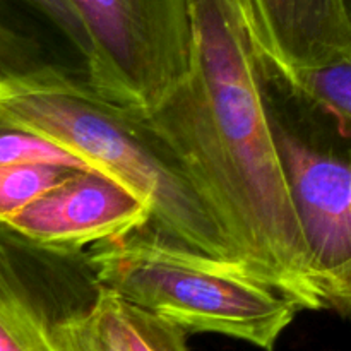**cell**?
I'll list each match as a JSON object with an SVG mask.
<instances>
[{
	"mask_svg": "<svg viewBox=\"0 0 351 351\" xmlns=\"http://www.w3.org/2000/svg\"><path fill=\"white\" fill-rule=\"evenodd\" d=\"M191 72L147 122L182 161L243 263L302 311H321L240 0H191Z\"/></svg>",
	"mask_w": 351,
	"mask_h": 351,
	"instance_id": "obj_1",
	"label": "cell"
},
{
	"mask_svg": "<svg viewBox=\"0 0 351 351\" xmlns=\"http://www.w3.org/2000/svg\"><path fill=\"white\" fill-rule=\"evenodd\" d=\"M0 113L129 189L149 208L147 228L158 235L215 259L243 263L144 113L105 98L86 79L50 62L0 82Z\"/></svg>",
	"mask_w": 351,
	"mask_h": 351,
	"instance_id": "obj_2",
	"label": "cell"
},
{
	"mask_svg": "<svg viewBox=\"0 0 351 351\" xmlns=\"http://www.w3.org/2000/svg\"><path fill=\"white\" fill-rule=\"evenodd\" d=\"M96 283L178 326L274 351L302 308L247 264L204 256L143 228L86 252Z\"/></svg>",
	"mask_w": 351,
	"mask_h": 351,
	"instance_id": "obj_3",
	"label": "cell"
},
{
	"mask_svg": "<svg viewBox=\"0 0 351 351\" xmlns=\"http://www.w3.org/2000/svg\"><path fill=\"white\" fill-rule=\"evenodd\" d=\"M264 74L271 130L322 308L351 315V134Z\"/></svg>",
	"mask_w": 351,
	"mask_h": 351,
	"instance_id": "obj_4",
	"label": "cell"
},
{
	"mask_svg": "<svg viewBox=\"0 0 351 351\" xmlns=\"http://www.w3.org/2000/svg\"><path fill=\"white\" fill-rule=\"evenodd\" d=\"M91 43L86 81L105 98L154 112L191 72V0H69Z\"/></svg>",
	"mask_w": 351,
	"mask_h": 351,
	"instance_id": "obj_5",
	"label": "cell"
},
{
	"mask_svg": "<svg viewBox=\"0 0 351 351\" xmlns=\"http://www.w3.org/2000/svg\"><path fill=\"white\" fill-rule=\"evenodd\" d=\"M98 291L86 252L43 249L0 225V351H57L55 324Z\"/></svg>",
	"mask_w": 351,
	"mask_h": 351,
	"instance_id": "obj_6",
	"label": "cell"
},
{
	"mask_svg": "<svg viewBox=\"0 0 351 351\" xmlns=\"http://www.w3.org/2000/svg\"><path fill=\"white\" fill-rule=\"evenodd\" d=\"M149 208L119 182L77 170L7 223L23 239L50 250L82 252L149 226Z\"/></svg>",
	"mask_w": 351,
	"mask_h": 351,
	"instance_id": "obj_7",
	"label": "cell"
},
{
	"mask_svg": "<svg viewBox=\"0 0 351 351\" xmlns=\"http://www.w3.org/2000/svg\"><path fill=\"white\" fill-rule=\"evenodd\" d=\"M267 72L287 75L351 58V0H240Z\"/></svg>",
	"mask_w": 351,
	"mask_h": 351,
	"instance_id": "obj_8",
	"label": "cell"
},
{
	"mask_svg": "<svg viewBox=\"0 0 351 351\" xmlns=\"http://www.w3.org/2000/svg\"><path fill=\"white\" fill-rule=\"evenodd\" d=\"M57 351H130L117 312V297L99 287L93 300L60 319L51 332Z\"/></svg>",
	"mask_w": 351,
	"mask_h": 351,
	"instance_id": "obj_9",
	"label": "cell"
},
{
	"mask_svg": "<svg viewBox=\"0 0 351 351\" xmlns=\"http://www.w3.org/2000/svg\"><path fill=\"white\" fill-rule=\"evenodd\" d=\"M264 72L291 93L335 117L343 129L351 134V58L287 75H274L266 69Z\"/></svg>",
	"mask_w": 351,
	"mask_h": 351,
	"instance_id": "obj_10",
	"label": "cell"
},
{
	"mask_svg": "<svg viewBox=\"0 0 351 351\" xmlns=\"http://www.w3.org/2000/svg\"><path fill=\"white\" fill-rule=\"evenodd\" d=\"M72 171L77 170L51 163H16L0 167V225L5 226Z\"/></svg>",
	"mask_w": 351,
	"mask_h": 351,
	"instance_id": "obj_11",
	"label": "cell"
},
{
	"mask_svg": "<svg viewBox=\"0 0 351 351\" xmlns=\"http://www.w3.org/2000/svg\"><path fill=\"white\" fill-rule=\"evenodd\" d=\"M16 163H51L93 171L74 154L17 125L0 113V167Z\"/></svg>",
	"mask_w": 351,
	"mask_h": 351,
	"instance_id": "obj_12",
	"label": "cell"
},
{
	"mask_svg": "<svg viewBox=\"0 0 351 351\" xmlns=\"http://www.w3.org/2000/svg\"><path fill=\"white\" fill-rule=\"evenodd\" d=\"M120 326L130 351H191L187 332L178 326L117 298Z\"/></svg>",
	"mask_w": 351,
	"mask_h": 351,
	"instance_id": "obj_13",
	"label": "cell"
},
{
	"mask_svg": "<svg viewBox=\"0 0 351 351\" xmlns=\"http://www.w3.org/2000/svg\"><path fill=\"white\" fill-rule=\"evenodd\" d=\"M48 64L34 38L3 19L0 12V82Z\"/></svg>",
	"mask_w": 351,
	"mask_h": 351,
	"instance_id": "obj_14",
	"label": "cell"
},
{
	"mask_svg": "<svg viewBox=\"0 0 351 351\" xmlns=\"http://www.w3.org/2000/svg\"><path fill=\"white\" fill-rule=\"evenodd\" d=\"M12 2L26 7L40 19H43L48 26L53 27L74 48L84 65L88 64L91 57V43H89L84 24L79 19L77 12L69 0H12Z\"/></svg>",
	"mask_w": 351,
	"mask_h": 351,
	"instance_id": "obj_15",
	"label": "cell"
}]
</instances>
